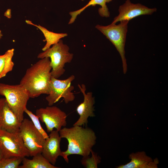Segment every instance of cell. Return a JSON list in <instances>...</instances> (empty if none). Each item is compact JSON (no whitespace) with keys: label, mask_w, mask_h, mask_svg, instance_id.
Wrapping results in <instances>:
<instances>
[{"label":"cell","mask_w":168,"mask_h":168,"mask_svg":"<svg viewBox=\"0 0 168 168\" xmlns=\"http://www.w3.org/2000/svg\"><path fill=\"white\" fill-rule=\"evenodd\" d=\"M60 137L68 141V148L62 151L60 156L67 163L68 157L71 155H78L83 156L90 155L92 148L96 143L95 132L89 127L73 126L70 128L64 127L59 131Z\"/></svg>","instance_id":"obj_1"},{"label":"cell","mask_w":168,"mask_h":168,"mask_svg":"<svg viewBox=\"0 0 168 168\" xmlns=\"http://www.w3.org/2000/svg\"><path fill=\"white\" fill-rule=\"evenodd\" d=\"M51 69L50 58L45 57L40 59L27 69L20 84L28 91L30 98L49 94Z\"/></svg>","instance_id":"obj_2"},{"label":"cell","mask_w":168,"mask_h":168,"mask_svg":"<svg viewBox=\"0 0 168 168\" xmlns=\"http://www.w3.org/2000/svg\"><path fill=\"white\" fill-rule=\"evenodd\" d=\"M69 48L63 43L60 39L51 47L39 54L37 58L41 59L45 57L50 58L52 69V77L58 78L64 73L65 64L70 63L72 60L73 54L70 53Z\"/></svg>","instance_id":"obj_3"},{"label":"cell","mask_w":168,"mask_h":168,"mask_svg":"<svg viewBox=\"0 0 168 168\" xmlns=\"http://www.w3.org/2000/svg\"><path fill=\"white\" fill-rule=\"evenodd\" d=\"M0 95L5 97L10 107L19 121L24 119V113L30 98L27 90L21 84L0 83Z\"/></svg>","instance_id":"obj_4"},{"label":"cell","mask_w":168,"mask_h":168,"mask_svg":"<svg viewBox=\"0 0 168 168\" xmlns=\"http://www.w3.org/2000/svg\"><path fill=\"white\" fill-rule=\"evenodd\" d=\"M129 21H123L118 25L111 23L106 26L97 25L95 26L113 44L119 52L122 59L124 73L127 70L125 45Z\"/></svg>","instance_id":"obj_5"},{"label":"cell","mask_w":168,"mask_h":168,"mask_svg":"<svg viewBox=\"0 0 168 168\" xmlns=\"http://www.w3.org/2000/svg\"><path fill=\"white\" fill-rule=\"evenodd\" d=\"M0 147L4 158L30 156L19 132L11 133L0 130Z\"/></svg>","instance_id":"obj_6"},{"label":"cell","mask_w":168,"mask_h":168,"mask_svg":"<svg viewBox=\"0 0 168 168\" xmlns=\"http://www.w3.org/2000/svg\"><path fill=\"white\" fill-rule=\"evenodd\" d=\"M75 78L74 75L64 80L51 77L49 93L45 98L49 106L53 105L61 98L66 104L75 100V96L72 92L74 87L71 85Z\"/></svg>","instance_id":"obj_7"},{"label":"cell","mask_w":168,"mask_h":168,"mask_svg":"<svg viewBox=\"0 0 168 168\" xmlns=\"http://www.w3.org/2000/svg\"><path fill=\"white\" fill-rule=\"evenodd\" d=\"M19 132L30 156L41 153L46 139L35 127L31 120L24 119L21 123Z\"/></svg>","instance_id":"obj_8"},{"label":"cell","mask_w":168,"mask_h":168,"mask_svg":"<svg viewBox=\"0 0 168 168\" xmlns=\"http://www.w3.org/2000/svg\"><path fill=\"white\" fill-rule=\"evenodd\" d=\"M35 114L44 123L47 131L50 133L54 128L58 131L67 125L66 113L55 106H48L36 110Z\"/></svg>","instance_id":"obj_9"},{"label":"cell","mask_w":168,"mask_h":168,"mask_svg":"<svg viewBox=\"0 0 168 168\" xmlns=\"http://www.w3.org/2000/svg\"><path fill=\"white\" fill-rule=\"evenodd\" d=\"M156 10V8H149L141 3H133L130 0H126L119 6V14L114 18L112 23L116 24L123 21H129L141 15H151Z\"/></svg>","instance_id":"obj_10"},{"label":"cell","mask_w":168,"mask_h":168,"mask_svg":"<svg viewBox=\"0 0 168 168\" xmlns=\"http://www.w3.org/2000/svg\"><path fill=\"white\" fill-rule=\"evenodd\" d=\"M78 86L83 95L84 99L83 101L77 108L76 111L79 117L73 126H84L87 125L89 117L95 116L94 106L95 102V99L93 96L92 92L86 93V88L85 84L80 85L78 84Z\"/></svg>","instance_id":"obj_11"},{"label":"cell","mask_w":168,"mask_h":168,"mask_svg":"<svg viewBox=\"0 0 168 168\" xmlns=\"http://www.w3.org/2000/svg\"><path fill=\"white\" fill-rule=\"evenodd\" d=\"M21 124L5 98H0V130L18 132Z\"/></svg>","instance_id":"obj_12"},{"label":"cell","mask_w":168,"mask_h":168,"mask_svg":"<svg viewBox=\"0 0 168 168\" xmlns=\"http://www.w3.org/2000/svg\"><path fill=\"white\" fill-rule=\"evenodd\" d=\"M49 137L45 139L41 154L53 165H54L62 151L60 148L61 140L59 131L54 130L50 133Z\"/></svg>","instance_id":"obj_13"},{"label":"cell","mask_w":168,"mask_h":168,"mask_svg":"<svg viewBox=\"0 0 168 168\" xmlns=\"http://www.w3.org/2000/svg\"><path fill=\"white\" fill-rule=\"evenodd\" d=\"M130 161L125 165L117 166L118 168H157L159 161L157 158L153 159L145 152L132 153L129 155Z\"/></svg>","instance_id":"obj_14"},{"label":"cell","mask_w":168,"mask_h":168,"mask_svg":"<svg viewBox=\"0 0 168 168\" xmlns=\"http://www.w3.org/2000/svg\"><path fill=\"white\" fill-rule=\"evenodd\" d=\"M112 0H90L87 4L82 8L76 11L70 12L69 13L71 17L68 24H71L75 21L77 16L80 15L86 9L90 6H95L99 5L101 6L98 10L100 16L103 17H108L110 16V13L106 3L111 2Z\"/></svg>","instance_id":"obj_15"},{"label":"cell","mask_w":168,"mask_h":168,"mask_svg":"<svg viewBox=\"0 0 168 168\" xmlns=\"http://www.w3.org/2000/svg\"><path fill=\"white\" fill-rule=\"evenodd\" d=\"M22 165L19 168H58L50 163L42 155L38 153L33 156L31 159L24 157L22 158Z\"/></svg>","instance_id":"obj_16"},{"label":"cell","mask_w":168,"mask_h":168,"mask_svg":"<svg viewBox=\"0 0 168 168\" xmlns=\"http://www.w3.org/2000/svg\"><path fill=\"white\" fill-rule=\"evenodd\" d=\"M26 22L28 24L37 27L43 33L45 39V40L46 41V44L42 49L43 51L50 48L51 45L57 43L61 38L68 35L67 33H57L49 31L40 25H37L33 23L30 20H26Z\"/></svg>","instance_id":"obj_17"},{"label":"cell","mask_w":168,"mask_h":168,"mask_svg":"<svg viewBox=\"0 0 168 168\" xmlns=\"http://www.w3.org/2000/svg\"><path fill=\"white\" fill-rule=\"evenodd\" d=\"M14 50L13 49H10L4 54L0 55V79L13 69L14 64L12 58Z\"/></svg>","instance_id":"obj_18"},{"label":"cell","mask_w":168,"mask_h":168,"mask_svg":"<svg viewBox=\"0 0 168 168\" xmlns=\"http://www.w3.org/2000/svg\"><path fill=\"white\" fill-rule=\"evenodd\" d=\"M91 156L82 157L81 161L82 165L86 168H97L101 162V158L96 153L92 151Z\"/></svg>","instance_id":"obj_19"},{"label":"cell","mask_w":168,"mask_h":168,"mask_svg":"<svg viewBox=\"0 0 168 168\" xmlns=\"http://www.w3.org/2000/svg\"><path fill=\"white\" fill-rule=\"evenodd\" d=\"M22 158L16 156L3 158L0 161V168H19Z\"/></svg>","instance_id":"obj_20"},{"label":"cell","mask_w":168,"mask_h":168,"mask_svg":"<svg viewBox=\"0 0 168 168\" xmlns=\"http://www.w3.org/2000/svg\"><path fill=\"white\" fill-rule=\"evenodd\" d=\"M24 112L26 113L29 117L35 127L42 135L45 139L49 137L46 131L42 128L40 122V119L37 116L34 114L31 111L28 110L27 108L25 109Z\"/></svg>","instance_id":"obj_21"},{"label":"cell","mask_w":168,"mask_h":168,"mask_svg":"<svg viewBox=\"0 0 168 168\" xmlns=\"http://www.w3.org/2000/svg\"><path fill=\"white\" fill-rule=\"evenodd\" d=\"M10 13H11V10L10 9H8L5 12V15L6 14V15H5L6 16L9 17V14L10 15V14H9Z\"/></svg>","instance_id":"obj_22"},{"label":"cell","mask_w":168,"mask_h":168,"mask_svg":"<svg viewBox=\"0 0 168 168\" xmlns=\"http://www.w3.org/2000/svg\"><path fill=\"white\" fill-rule=\"evenodd\" d=\"M4 158L3 153L0 147V161Z\"/></svg>","instance_id":"obj_23"},{"label":"cell","mask_w":168,"mask_h":168,"mask_svg":"<svg viewBox=\"0 0 168 168\" xmlns=\"http://www.w3.org/2000/svg\"><path fill=\"white\" fill-rule=\"evenodd\" d=\"M2 36V33L1 31V30H0V39H1Z\"/></svg>","instance_id":"obj_24"}]
</instances>
